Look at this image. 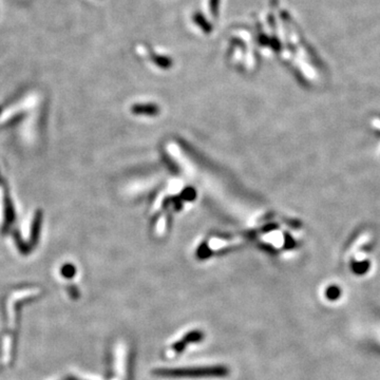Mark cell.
I'll use <instances>...</instances> for the list:
<instances>
[{
	"label": "cell",
	"mask_w": 380,
	"mask_h": 380,
	"mask_svg": "<svg viewBox=\"0 0 380 380\" xmlns=\"http://www.w3.org/2000/svg\"><path fill=\"white\" fill-rule=\"evenodd\" d=\"M159 376L168 377H205V376H224L227 374V370L223 366H213V368H198V369H179V370H159L156 372Z\"/></svg>",
	"instance_id": "6da1fadb"
},
{
	"label": "cell",
	"mask_w": 380,
	"mask_h": 380,
	"mask_svg": "<svg viewBox=\"0 0 380 380\" xmlns=\"http://www.w3.org/2000/svg\"><path fill=\"white\" fill-rule=\"evenodd\" d=\"M202 338V333L200 332H191L190 334H188L187 336H186L182 341H179L178 343H176L175 345H173V349H175L176 351L178 352H181L187 343L189 342H193V341H198V340H200Z\"/></svg>",
	"instance_id": "7a4b0ae2"
},
{
	"label": "cell",
	"mask_w": 380,
	"mask_h": 380,
	"mask_svg": "<svg viewBox=\"0 0 380 380\" xmlns=\"http://www.w3.org/2000/svg\"><path fill=\"white\" fill-rule=\"evenodd\" d=\"M352 268H353V271L356 272V274L362 275V274H364V272L368 271V269L370 268V263H369V261H361V262L353 263Z\"/></svg>",
	"instance_id": "3957f363"
},
{
	"label": "cell",
	"mask_w": 380,
	"mask_h": 380,
	"mask_svg": "<svg viewBox=\"0 0 380 380\" xmlns=\"http://www.w3.org/2000/svg\"><path fill=\"white\" fill-rule=\"evenodd\" d=\"M339 294H340V291L338 288H336V286H332V288H330L328 290V297L330 299H336L339 297Z\"/></svg>",
	"instance_id": "277c9868"
},
{
	"label": "cell",
	"mask_w": 380,
	"mask_h": 380,
	"mask_svg": "<svg viewBox=\"0 0 380 380\" xmlns=\"http://www.w3.org/2000/svg\"><path fill=\"white\" fill-rule=\"evenodd\" d=\"M218 3H219V0H210V11L215 15L218 14Z\"/></svg>",
	"instance_id": "5b68a950"
}]
</instances>
